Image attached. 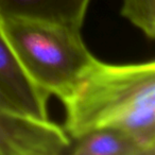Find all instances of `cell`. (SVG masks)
Here are the masks:
<instances>
[{
	"label": "cell",
	"instance_id": "6da1fadb",
	"mask_svg": "<svg viewBox=\"0 0 155 155\" xmlns=\"http://www.w3.org/2000/svg\"><path fill=\"white\" fill-rule=\"evenodd\" d=\"M69 138L120 129L155 143V62L108 64L97 58L61 99Z\"/></svg>",
	"mask_w": 155,
	"mask_h": 155
},
{
	"label": "cell",
	"instance_id": "7a4b0ae2",
	"mask_svg": "<svg viewBox=\"0 0 155 155\" xmlns=\"http://www.w3.org/2000/svg\"><path fill=\"white\" fill-rule=\"evenodd\" d=\"M1 27L33 82L62 99L95 61L81 30L56 22L0 16Z\"/></svg>",
	"mask_w": 155,
	"mask_h": 155
},
{
	"label": "cell",
	"instance_id": "3957f363",
	"mask_svg": "<svg viewBox=\"0 0 155 155\" xmlns=\"http://www.w3.org/2000/svg\"><path fill=\"white\" fill-rule=\"evenodd\" d=\"M70 138L47 120L0 110V155H65Z\"/></svg>",
	"mask_w": 155,
	"mask_h": 155
},
{
	"label": "cell",
	"instance_id": "277c9868",
	"mask_svg": "<svg viewBox=\"0 0 155 155\" xmlns=\"http://www.w3.org/2000/svg\"><path fill=\"white\" fill-rule=\"evenodd\" d=\"M0 91L20 113L35 119L47 120L50 95L37 86L20 64L8 41L0 17Z\"/></svg>",
	"mask_w": 155,
	"mask_h": 155
},
{
	"label": "cell",
	"instance_id": "5b68a950",
	"mask_svg": "<svg viewBox=\"0 0 155 155\" xmlns=\"http://www.w3.org/2000/svg\"><path fill=\"white\" fill-rule=\"evenodd\" d=\"M65 155H155V143L120 129H98L70 138Z\"/></svg>",
	"mask_w": 155,
	"mask_h": 155
},
{
	"label": "cell",
	"instance_id": "8992f818",
	"mask_svg": "<svg viewBox=\"0 0 155 155\" xmlns=\"http://www.w3.org/2000/svg\"><path fill=\"white\" fill-rule=\"evenodd\" d=\"M91 0H0V16L46 20L81 30Z\"/></svg>",
	"mask_w": 155,
	"mask_h": 155
},
{
	"label": "cell",
	"instance_id": "52a82bcc",
	"mask_svg": "<svg viewBox=\"0 0 155 155\" xmlns=\"http://www.w3.org/2000/svg\"><path fill=\"white\" fill-rule=\"evenodd\" d=\"M121 15L148 38H154L155 0H122Z\"/></svg>",
	"mask_w": 155,
	"mask_h": 155
},
{
	"label": "cell",
	"instance_id": "ba28073f",
	"mask_svg": "<svg viewBox=\"0 0 155 155\" xmlns=\"http://www.w3.org/2000/svg\"><path fill=\"white\" fill-rule=\"evenodd\" d=\"M0 110H10V112H15V113H19V114H22L19 110H17L15 105L3 95L1 91H0Z\"/></svg>",
	"mask_w": 155,
	"mask_h": 155
}]
</instances>
